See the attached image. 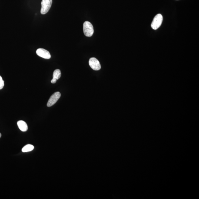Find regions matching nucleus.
I'll return each mask as SVG.
<instances>
[{"instance_id":"nucleus-5","label":"nucleus","mask_w":199,"mask_h":199,"mask_svg":"<svg viewBox=\"0 0 199 199\" xmlns=\"http://www.w3.org/2000/svg\"><path fill=\"white\" fill-rule=\"evenodd\" d=\"M89 65L95 71H99L101 69L100 63L95 58H92L89 61Z\"/></svg>"},{"instance_id":"nucleus-8","label":"nucleus","mask_w":199,"mask_h":199,"mask_svg":"<svg viewBox=\"0 0 199 199\" xmlns=\"http://www.w3.org/2000/svg\"><path fill=\"white\" fill-rule=\"evenodd\" d=\"M17 125L20 130L23 132H26L28 129V126L26 123L24 121L20 120L17 123Z\"/></svg>"},{"instance_id":"nucleus-3","label":"nucleus","mask_w":199,"mask_h":199,"mask_svg":"<svg viewBox=\"0 0 199 199\" xmlns=\"http://www.w3.org/2000/svg\"><path fill=\"white\" fill-rule=\"evenodd\" d=\"M163 17L161 14H157L154 17L153 21L151 27L153 30H157L160 27L162 24Z\"/></svg>"},{"instance_id":"nucleus-1","label":"nucleus","mask_w":199,"mask_h":199,"mask_svg":"<svg viewBox=\"0 0 199 199\" xmlns=\"http://www.w3.org/2000/svg\"><path fill=\"white\" fill-rule=\"evenodd\" d=\"M83 29L84 35L88 37L92 36L94 32L93 27L92 23L89 21H86L83 26Z\"/></svg>"},{"instance_id":"nucleus-2","label":"nucleus","mask_w":199,"mask_h":199,"mask_svg":"<svg viewBox=\"0 0 199 199\" xmlns=\"http://www.w3.org/2000/svg\"><path fill=\"white\" fill-rule=\"evenodd\" d=\"M52 0H42L41 3V14H45L48 12L52 5Z\"/></svg>"},{"instance_id":"nucleus-11","label":"nucleus","mask_w":199,"mask_h":199,"mask_svg":"<svg viewBox=\"0 0 199 199\" xmlns=\"http://www.w3.org/2000/svg\"><path fill=\"white\" fill-rule=\"evenodd\" d=\"M1 136H2L1 134V133H0V138H1Z\"/></svg>"},{"instance_id":"nucleus-10","label":"nucleus","mask_w":199,"mask_h":199,"mask_svg":"<svg viewBox=\"0 0 199 199\" xmlns=\"http://www.w3.org/2000/svg\"><path fill=\"white\" fill-rule=\"evenodd\" d=\"M4 86V81L3 80L2 78L0 76V90L3 89Z\"/></svg>"},{"instance_id":"nucleus-7","label":"nucleus","mask_w":199,"mask_h":199,"mask_svg":"<svg viewBox=\"0 0 199 199\" xmlns=\"http://www.w3.org/2000/svg\"><path fill=\"white\" fill-rule=\"evenodd\" d=\"M61 71L59 69L55 70L53 73V78L51 81V83L54 84L56 82V81L58 80L61 77Z\"/></svg>"},{"instance_id":"nucleus-6","label":"nucleus","mask_w":199,"mask_h":199,"mask_svg":"<svg viewBox=\"0 0 199 199\" xmlns=\"http://www.w3.org/2000/svg\"><path fill=\"white\" fill-rule=\"evenodd\" d=\"M36 54L40 57L43 58L49 59L51 57L49 51L42 48H39L36 51Z\"/></svg>"},{"instance_id":"nucleus-9","label":"nucleus","mask_w":199,"mask_h":199,"mask_svg":"<svg viewBox=\"0 0 199 199\" xmlns=\"http://www.w3.org/2000/svg\"><path fill=\"white\" fill-rule=\"evenodd\" d=\"M34 149V147L30 144H29L25 146L22 149V151L23 152H27L31 151Z\"/></svg>"},{"instance_id":"nucleus-4","label":"nucleus","mask_w":199,"mask_h":199,"mask_svg":"<svg viewBox=\"0 0 199 199\" xmlns=\"http://www.w3.org/2000/svg\"><path fill=\"white\" fill-rule=\"evenodd\" d=\"M61 96V93L59 92H56L53 94L48 101L47 104V107H50L55 104Z\"/></svg>"}]
</instances>
